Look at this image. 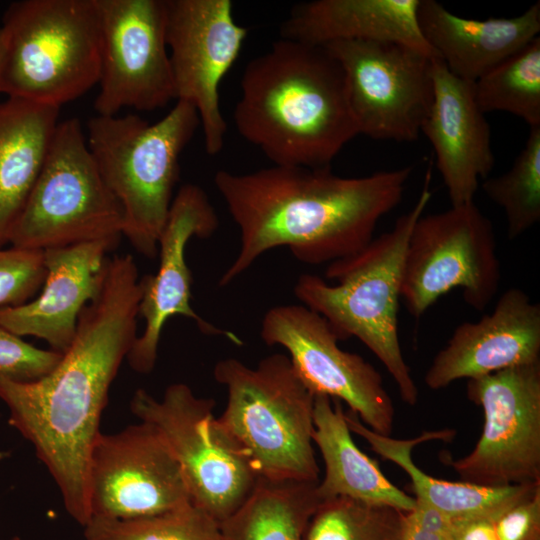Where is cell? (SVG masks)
I'll list each match as a JSON object with an SVG mask.
<instances>
[{"mask_svg": "<svg viewBox=\"0 0 540 540\" xmlns=\"http://www.w3.org/2000/svg\"><path fill=\"white\" fill-rule=\"evenodd\" d=\"M405 512L346 497L320 503L303 540H401Z\"/></svg>", "mask_w": 540, "mask_h": 540, "instance_id": "cell-29", "label": "cell"}, {"mask_svg": "<svg viewBox=\"0 0 540 540\" xmlns=\"http://www.w3.org/2000/svg\"><path fill=\"white\" fill-rule=\"evenodd\" d=\"M322 46L343 69L359 134L396 142L419 138L433 101L434 56L388 41H336Z\"/></svg>", "mask_w": 540, "mask_h": 540, "instance_id": "cell-12", "label": "cell"}, {"mask_svg": "<svg viewBox=\"0 0 540 540\" xmlns=\"http://www.w3.org/2000/svg\"><path fill=\"white\" fill-rule=\"evenodd\" d=\"M401 540H454L453 519L415 498L414 507L405 512Z\"/></svg>", "mask_w": 540, "mask_h": 540, "instance_id": "cell-34", "label": "cell"}, {"mask_svg": "<svg viewBox=\"0 0 540 540\" xmlns=\"http://www.w3.org/2000/svg\"><path fill=\"white\" fill-rule=\"evenodd\" d=\"M101 36L97 115L153 111L176 99L165 0H96Z\"/></svg>", "mask_w": 540, "mask_h": 540, "instance_id": "cell-14", "label": "cell"}, {"mask_svg": "<svg viewBox=\"0 0 540 540\" xmlns=\"http://www.w3.org/2000/svg\"><path fill=\"white\" fill-rule=\"evenodd\" d=\"M507 220L508 239L514 240L540 220V127L530 128L526 143L505 173L481 184Z\"/></svg>", "mask_w": 540, "mask_h": 540, "instance_id": "cell-28", "label": "cell"}, {"mask_svg": "<svg viewBox=\"0 0 540 540\" xmlns=\"http://www.w3.org/2000/svg\"><path fill=\"white\" fill-rule=\"evenodd\" d=\"M433 101L422 124L451 206L474 201L480 180L494 167L491 131L479 108L473 82L453 75L432 58Z\"/></svg>", "mask_w": 540, "mask_h": 540, "instance_id": "cell-19", "label": "cell"}, {"mask_svg": "<svg viewBox=\"0 0 540 540\" xmlns=\"http://www.w3.org/2000/svg\"><path fill=\"white\" fill-rule=\"evenodd\" d=\"M351 433L342 403L327 396H315L312 439L325 468L323 478L317 483L320 499L346 497L410 511L415 498L383 474L377 462L358 448Z\"/></svg>", "mask_w": 540, "mask_h": 540, "instance_id": "cell-23", "label": "cell"}, {"mask_svg": "<svg viewBox=\"0 0 540 540\" xmlns=\"http://www.w3.org/2000/svg\"><path fill=\"white\" fill-rule=\"evenodd\" d=\"M412 168L341 177L330 167L272 165L247 173L219 170L214 184L240 230V249L221 275L224 287L267 251L287 247L300 262L330 264L374 238L403 198Z\"/></svg>", "mask_w": 540, "mask_h": 540, "instance_id": "cell-2", "label": "cell"}, {"mask_svg": "<svg viewBox=\"0 0 540 540\" xmlns=\"http://www.w3.org/2000/svg\"><path fill=\"white\" fill-rule=\"evenodd\" d=\"M62 353L43 350L0 326V374L17 381H34L59 363Z\"/></svg>", "mask_w": 540, "mask_h": 540, "instance_id": "cell-32", "label": "cell"}, {"mask_svg": "<svg viewBox=\"0 0 540 540\" xmlns=\"http://www.w3.org/2000/svg\"><path fill=\"white\" fill-rule=\"evenodd\" d=\"M497 540H540V486L493 516Z\"/></svg>", "mask_w": 540, "mask_h": 540, "instance_id": "cell-33", "label": "cell"}, {"mask_svg": "<svg viewBox=\"0 0 540 540\" xmlns=\"http://www.w3.org/2000/svg\"><path fill=\"white\" fill-rule=\"evenodd\" d=\"M240 84L234 125L273 165L330 167L359 135L343 69L325 46L280 38Z\"/></svg>", "mask_w": 540, "mask_h": 540, "instance_id": "cell-3", "label": "cell"}, {"mask_svg": "<svg viewBox=\"0 0 540 540\" xmlns=\"http://www.w3.org/2000/svg\"><path fill=\"white\" fill-rule=\"evenodd\" d=\"M345 419L350 431L362 437L373 452L404 470L410 477L409 489L415 495L414 498L424 501L452 519L497 514L540 486V483H533L487 487L465 481L435 478L414 463L412 450L427 441H449L455 436V430L425 431L411 439H397L369 429L350 410L345 411Z\"/></svg>", "mask_w": 540, "mask_h": 540, "instance_id": "cell-24", "label": "cell"}, {"mask_svg": "<svg viewBox=\"0 0 540 540\" xmlns=\"http://www.w3.org/2000/svg\"><path fill=\"white\" fill-rule=\"evenodd\" d=\"M165 4L176 100L194 106L205 150L216 155L227 131L219 86L239 57L248 29L235 22L231 0H165Z\"/></svg>", "mask_w": 540, "mask_h": 540, "instance_id": "cell-16", "label": "cell"}, {"mask_svg": "<svg viewBox=\"0 0 540 540\" xmlns=\"http://www.w3.org/2000/svg\"><path fill=\"white\" fill-rule=\"evenodd\" d=\"M216 401L198 397L185 383L169 385L160 399L137 389L130 410L162 435L180 465L191 501L219 523L249 496L257 478L214 436Z\"/></svg>", "mask_w": 540, "mask_h": 540, "instance_id": "cell-11", "label": "cell"}, {"mask_svg": "<svg viewBox=\"0 0 540 540\" xmlns=\"http://www.w3.org/2000/svg\"><path fill=\"white\" fill-rule=\"evenodd\" d=\"M417 19L435 56L456 77L475 82L540 32V2L511 18L467 19L435 0H419Z\"/></svg>", "mask_w": 540, "mask_h": 540, "instance_id": "cell-21", "label": "cell"}, {"mask_svg": "<svg viewBox=\"0 0 540 540\" xmlns=\"http://www.w3.org/2000/svg\"><path fill=\"white\" fill-rule=\"evenodd\" d=\"M430 178L428 171L413 207L391 230L359 252L328 264L325 279L303 274L294 286L296 298L321 315L339 340L356 337L380 360L410 406L418 402L419 391L402 353L398 310L405 252L432 198Z\"/></svg>", "mask_w": 540, "mask_h": 540, "instance_id": "cell-4", "label": "cell"}, {"mask_svg": "<svg viewBox=\"0 0 540 540\" xmlns=\"http://www.w3.org/2000/svg\"><path fill=\"white\" fill-rule=\"evenodd\" d=\"M6 54L0 93L60 108L98 84L96 0H19L3 14Z\"/></svg>", "mask_w": 540, "mask_h": 540, "instance_id": "cell-7", "label": "cell"}, {"mask_svg": "<svg viewBox=\"0 0 540 540\" xmlns=\"http://www.w3.org/2000/svg\"><path fill=\"white\" fill-rule=\"evenodd\" d=\"M117 243L100 240L44 250L41 294L25 304L0 308V326L19 337L41 338L63 353L75 336L82 310L100 290L107 253Z\"/></svg>", "mask_w": 540, "mask_h": 540, "instance_id": "cell-20", "label": "cell"}, {"mask_svg": "<svg viewBox=\"0 0 540 540\" xmlns=\"http://www.w3.org/2000/svg\"><path fill=\"white\" fill-rule=\"evenodd\" d=\"M143 282L130 254L108 257L96 297L82 310L59 363L34 381L0 374L9 424L35 449L67 513L90 520L88 466L110 386L137 338Z\"/></svg>", "mask_w": 540, "mask_h": 540, "instance_id": "cell-1", "label": "cell"}, {"mask_svg": "<svg viewBox=\"0 0 540 540\" xmlns=\"http://www.w3.org/2000/svg\"><path fill=\"white\" fill-rule=\"evenodd\" d=\"M88 502L91 518L121 521L192 503L167 442L156 428L142 421L97 436L88 466Z\"/></svg>", "mask_w": 540, "mask_h": 540, "instance_id": "cell-15", "label": "cell"}, {"mask_svg": "<svg viewBox=\"0 0 540 540\" xmlns=\"http://www.w3.org/2000/svg\"><path fill=\"white\" fill-rule=\"evenodd\" d=\"M7 540H21V538L19 536H13Z\"/></svg>", "mask_w": 540, "mask_h": 540, "instance_id": "cell-36", "label": "cell"}, {"mask_svg": "<svg viewBox=\"0 0 540 540\" xmlns=\"http://www.w3.org/2000/svg\"><path fill=\"white\" fill-rule=\"evenodd\" d=\"M467 397L483 410L482 433L469 454L444 462L481 486L540 483V362L469 379Z\"/></svg>", "mask_w": 540, "mask_h": 540, "instance_id": "cell-10", "label": "cell"}, {"mask_svg": "<svg viewBox=\"0 0 540 540\" xmlns=\"http://www.w3.org/2000/svg\"><path fill=\"white\" fill-rule=\"evenodd\" d=\"M59 111L19 98L0 101V248L40 174Z\"/></svg>", "mask_w": 540, "mask_h": 540, "instance_id": "cell-25", "label": "cell"}, {"mask_svg": "<svg viewBox=\"0 0 540 540\" xmlns=\"http://www.w3.org/2000/svg\"><path fill=\"white\" fill-rule=\"evenodd\" d=\"M218 225L217 213L205 191L190 183L180 187L159 237L158 270L155 275L142 278L139 316L144 319L145 327L126 358L134 371L149 374L154 369L162 329L175 315L192 319L203 334L224 336L236 344L241 343L234 333L200 317L190 304L192 275L185 258L187 243L193 237H211Z\"/></svg>", "mask_w": 540, "mask_h": 540, "instance_id": "cell-17", "label": "cell"}, {"mask_svg": "<svg viewBox=\"0 0 540 540\" xmlns=\"http://www.w3.org/2000/svg\"><path fill=\"white\" fill-rule=\"evenodd\" d=\"M500 280L494 229L474 201L417 220L401 286V299L414 318L454 288L472 309L482 311L497 294Z\"/></svg>", "mask_w": 540, "mask_h": 540, "instance_id": "cell-9", "label": "cell"}, {"mask_svg": "<svg viewBox=\"0 0 540 540\" xmlns=\"http://www.w3.org/2000/svg\"><path fill=\"white\" fill-rule=\"evenodd\" d=\"M6 54V37L3 29L0 27V80Z\"/></svg>", "mask_w": 540, "mask_h": 540, "instance_id": "cell-35", "label": "cell"}, {"mask_svg": "<svg viewBox=\"0 0 540 540\" xmlns=\"http://www.w3.org/2000/svg\"><path fill=\"white\" fill-rule=\"evenodd\" d=\"M213 376L227 392L224 411L212 421L215 438L257 479L318 482L315 396L289 357L275 353L254 368L225 358L215 364Z\"/></svg>", "mask_w": 540, "mask_h": 540, "instance_id": "cell-5", "label": "cell"}, {"mask_svg": "<svg viewBox=\"0 0 540 540\" xmlns=\"http://www.w3.org/2000/svg\"><path fill=\"white\" fill-rule=\"evenodd\" d=\"M260 335L269 346H281L300 380L314 395L344 402L376 433L390 436L395 408L375 367L362 356L340 348L329 323L304 305L270 308Z\"/></svg>", "mask_w": 540, "mask_h": 540, "instance_id": "cell-13", "label": "cell"}, {"mask_svg": "<svg viewBox=\"0 0 540 540\" xmlns=\"http://www.w3.org/2000/svg\"><path fill=\"white\" fill-rule=\"evenodd\" d=\"M199 125L196 109L183 100L154 123L135 114L96 115L87 123L90 153L123 211L122 235L147 258L158 253L179 158Z\"/></svg>", "mask_w": 540, "mask_h": 540, "instance_id": "cell-6", "label": "cell"}, {"mask_svg": "<svg viewBox=\"0 0 540 540\" xmlns=\"http://www.w3.org/2000/svg\"><path fill=\"white\" fill-rule=\"evenodd\" d=\"M317 483L257 479L244 502L219 523L223 540H303L322 502Z\"/></svg>", "mask_w": 540, "mask_h": 540, "instance_id": "cell-26", "label": "cell"}, {"mask_svg": "<svg viewBox=\"0 0 540 540\" xmlns=\"http://www.w3.org/2000/svg\"><path fill=\"white\" fill-rule=\"evenodd\" d=\"M540 362V305L520 288L506 290L491 313L463 322L434 356L424 381L431 390Z\"/></svg>", "mask_w": 540, "mask_h": 540, "instance_id": "cell-18", "label": "cell"}, {"mask_svg": "<svg viewBox=\"0 0 540 540\" xmlns=\"http://www.w3.org/2000/svg\"><path fill=\"white\" fill-rule=\"evenodd\" d=\"M83 528L85 540H223L219 522L193 503L134 520L91 518Z\"/></svg>", "mask_w": 540, "mask_h": 540, "instance_id": "cell-30", "label": "cell"}, {"mask_svg": "<svg viewBox=\"0 0 540 540\" xmlns=\"http://www.w3.org/2000/svg\"><path fill=\"white\" fill-rule=\"evenodd\" d=\"M419 0H313L296 4L280 38L314 45L336 41L402 43L435 56L421 34Z\"/></svg>", "mask_w": 540, "mask_h": 540, "instance_id": "cell-22", "label": "cell"}, {"mask_svg": "<svg viewBox=\"0 0 540 540\" xmlns=\"http://www.w3.org/2000/svg\"><path fill=\"white\" fill-rule=\"evenodd\" d=\"M46 276L43 251L0 248V308L30 301Z\"/></svg>", "mask_w": 540, "mask_h": 540, "instance_id": "cell-31", "label": "cell"}, {"mask_svg": "<svg viewBox=\"0 0 540 540\" xmlns=\"http://www.w3.org/2000/svg\"><path fill=\"white\" fill-rule=\"evenodd\" d=\"M122 230L121 205L96 166L79 119L59 122L8 243L44 251L100 240L118 242Z\"/></svg>", "mask_w": 540, "mask_h": 540, "instance_id": "cell-8", "label": "cell"}, {"mask_svg": "<svg viewBox=\"0 0 540 540\" xmlns=\"http://www.w3.org/2000/svg\"><path fill=\"white\" fill-rule=\"evenodd\" d=\"M476 102L485 114L500 111L540 127V37L473 82Z\"/></svg>", "mask_w": 540, "mask_h": 540, "instance_id": "cell-27", "label": "cell"}]
</instances>
